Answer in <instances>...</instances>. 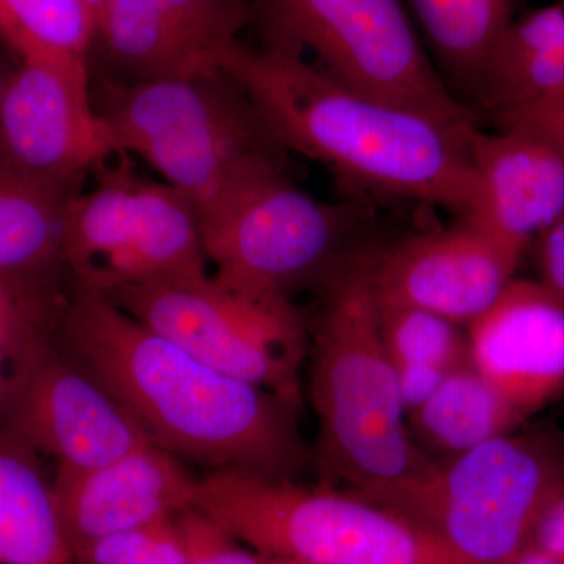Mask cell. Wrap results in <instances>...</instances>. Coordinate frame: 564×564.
I'll return each mask as SVG.
<instances>
[{
    "mask_svg": "<svg viewBox=\"0 0 564 564\" xmlns=\"http://www.w3.org/2000/svg\"><path fill=\"white\" fill-rule=\"evenodd\" d=\"M54 339L182 462L278 480L310 463L295 402L218 372L106 296L70 285Z\"/></svg>",
    "mask_w": 564,
    "mask_h": 564,
    "instance_id": "obj_1",
    "label": "cell"
},
{
    "mask_svg": "<svg viewBox=\"0 0 564 564\" xmlns=\"http://www.w3.org/2000/svg\"><path fill=\"white\" fill-rule=\"evenodd\" d=\"M221 70L281 150L322 163L350 191L484 217V193L464 132L340 84L303 55L237 43ZM475 124V122H474Z\"/></svg>",
    "mask_w": 564,
    "mask_h": 564,
    "instance_id": "obj_2",
    "label": "cell"
},
{
    "mask_svg": "<svg viewBox=\"0 0 564 564\" xmlns=\"http://www.w3.org/2000/svg\"><path fill=\"white\" fill-rule=\"evenodd\" d=\"M375 252L348 254L326 278L311 347L318 466L367 502L388 508L436 464L408 429L380 328Z\"/></svg>",
    "mask_w": 564,
    "mask_h": 564,
    "instance_id": "obj_3",
    "label": "cell"
},
{
    "mask_svg": "<svg viewBox=\"0 0 564 564\" xmlns=\"http://www.w3.org/2000/svg\"><path fill=\"white\" fill-rule=\"evenodd\" d=\"M91 93L117 151L147 162L198 212L251 163L280 154L250 99L223 70L133 84L101 77Z\"/></svg>",
    "mask_w": 564,
    "mask_h": 564,
    "instance_id": "obj_4",
    "label": "cell"
},
{
    "mask_svg": "<svg viewBox=\"0 0 564 564\" xmlns=\"http://www.w3.org/2000/svg\"><path fill=\"white\" fill-rule=\"evenodd\" d=\"M193 507L265 558L299 564H470L413 522L351 492L210 470Z\"/></svg>",
    "mask_w": 564,
    "mask_h": 564,
    "instance_id": "obj_5",
    "label": "cell"
},
{
    "mask_svg": "<svg viewBox=\"0 0 564 564\" xmlns=\"http://www.w3.org/2000/svg\"><path fill=\"white\" fill-rule=\"evenodd\" d=\"M562 488L563 441L549 433H508L434 464L386 510L470 564H511Z\"/></svg>",
    "mask_w": 564,
    "mask_h": 564,
    "instance_id": "obj_6",
    "label": "cell"
},
{
    "mask_svg": "<svg viewBox=\"0 0 564 564\" xmlns=\"http://www.w3.org/2000/svg\"><path fill=\"white\" fill-rule=\"evenodd\" d=\"M212 280L251 299H285L325 281L347 258L352 209L314 198L289 181L280 159L251 163L198 212Z\"/></svg>",
    "mask_w": 564,
    "mask_h": 564,
    "instance_id": "obj_7",
    "label": "cell"
},
{
    "mask_svg": "<svg viewBox=\"0 0 564 564\" xmlns=\"http://www.w3.org/2000/svg\"><path fill=\"white\" fill-rule=\"evenodd\" d=\"M265 44L315 58L352 90L466 128L477 115L452 93L403 0H258Z\"/></svg>",
    "mask_w": 564,
    "mask_h": 564,
    "instance_id": "obj_8",
    "label": "cell"
},
{
    "mask_svg": "<svg viewBox=\"0 0 564 564\" xmlns=\"http://www.w3.org/2000/svg\"><path fill=\"white\" fill-rule=\"evenodd\" d=\"M66 209L63 261L73 288L107 295L152 282L207 276L199 215L184 193L104 165Z\"/></svg>",
    "mask_w": 564,
    "mask_h": 564,
    "instance_id": "obj_9",
    "label": "cell"
},
{
    "mask_svg": "<svg viewBox=\"0 0 564 564\" xmlns=\"http://www.w3.org/2000/svg\"><path fill=\"white\" fill-rule=\"evenodd\" d=\"M102 296L218 372L299 403L300 369L310 350L289 300L226 291L210 274Z\"/></svg>",
    "mask_w": 564,
    "mask_h": 564,
    "instance_id": "obj_10",
    "label": "cell"
},
{
    "mask_svg": "<svg viewBox=\"0 0 564 564\" xmlns=\"http://www.w3.org/2000/svg\"><path fill=\"white\" fill-rule=\"evenodd\" d=\"M117 151L93 102L90 62L32 57L18 63L0 111V172L79 192Z\"/></svg>",
    "mask_w": 564,
    "mask_h": 564,
    "instance_id": "obj_11",
    "label": "cell"
},
{
    "mask_svg": "<svg viewBox=\"0 0 564 564\" xmlns=\"http://www.w3.org/2000/svg\"><path fill=\"white\" fill-rule=\"evenodd\" d=\"M0 425L69 470L96 469L152 444L135 419L55 339L22 366Z\"/></svg>",
    "mask_w": 564,
    "mask_h": 564,
    "instance_id": "obj_12",
    "label": "cell"
},
{
    "mask_svg": "<svg viewBox=\"0 0 564 564\" xmlns=\"http://www.w3.org/2000/svg\"><path fill=\"white\" fill-rule=\"evenodd\" d=\"M251 17L250 0H104L93 51L126 84L221 73Z\"/></svg>",
    "mask_w": 564,
    "mask_h": 564,
    "instance_id": "obj_13",
    "label": "cell"
},
{
    "mask_svg": "<svg viewBox=\"0 0 564 564\" xmlns=\"http://www.w3.org/2000/svg\"><path fill=\"white\" fill-rule=\"evenodd\" d=\"M522 258L475 218L415 234L375 252L377 300L410 306L467 326L497 302Z\"/></svg>",
    "mask_w": 564,
    "mask_h": 564,
    "instance_id": "obj_14",
    "label": "cell"
},
{
    "mask_svg": "<svg viewBox=\"0 0 564 564\" xmlns=\"http://www.w3.org/2000/svg\"><path fill=\"white\" fill-rule=\"evenodd\" d=\"M198 478L159 445L102 467H57L52 491L73 552L109 534L139 529L193 507Z\"/></svg>",
    "mask_w": 564,
    "mask_h": 564,
    "instance_id": "obj_15",
    "label": "cell"
},
{
    "mask_svg": "<svg viewBox=\"0 0 564 564\" xmlns=\"http://www.w3.org/2000/svg\"><path fill=\"white\" fill-rule=\"evenodd\" d=\"M470 361L525 417L564 389V306L536 280L514 278L466 326Z\"/></svg>",
    "mask_w": 564,
    "mask_h": 564,
    "instance_id": "obj_16",
    "label": "cell"
},
{
    "mask_svg": "<svg viewBox=\"0 0 564 564\" xmlns=\"http://www.w3.org/2000/svg\"><path fill=\"white\" fill-rule=\"evenodd\" d=\"M467 152L484 193L481 225L516 254L564 217V151L521 129L469 126Z\"/></svg>",
    "mask_w": 564,
    "mask_h": 564,
    "instance_id": "obj_17",
    "label": "cell"
},
{
    "mask_svg": "<svg viewBox=\"0 0 564 564\" xmlns=\"http://www.w3.org/2000/svg\"><path fill=\"white\" fill-rule=\"evenodd\" d=\"M76 193L0 172V280L36 299L63 303L66 209Z\"/></svg>",
    "mask_w": 564,
    "mask_h": 564,
    "instance_id": "obj_18",
    "label": "cell"
},
{
    "mask_svg": "<svg viewBox=\"0 0 564 564\" xmlns=\"http://www.w3.org/2000/svg\"><path fill=\"white\" fill-rule=\"evenodd\" d=\"M564 98V0L514 18L492 52L477 115L494 124Z\"/></svg>",
    "mask_w": 564,
    "mask_h": 564,
    "instance_id": "obj_19",
    "label": "cell"
},
{
    "mask_svg": "<svg viewBox=\"0 0 564 564\" xmlns=\"http://www.w3.org/2000/svg\"><path fill=\"white\" fill-rule=\"evenodd\" d=\"M0 564H79L39 452L0 425Z\"/></svg>",
    "mask_w": 564,
    "mask_h": 564,
    "instance_id": "obj_20",
    "label": "cell"
},
{
    "mask_svg": "<svg viewBox=\"0 0 564 564\" xmlns=\"http://www.w3.org/2000/svg\"><path fill=\"white\" fill-rule=\"evenodd\" d=\"M452 93L477 115L486 69L516 0H403Z\"/></svg>",
    "mask_w": 564,
    "mask_h": 564,
    "instance_id": "obj_21",
    "label": "cell"
},
{
    "mask_svg": "<svg viewBox=\"0 0 564 564\" xmlns=\"http://www.w3.org/2000/svg\"><path fill=\"white\" fill-rule=\"evenodd\" d=\"M524 419L469 359L408 413V429L422 454L448 462L513 432Z\"/></svg>",
    "mask_w": 564,
    "mask_h": 564,
    "instance_id": "obj_22",
    "label": "cell"
},
{
    "mask_svg": "<svg viewBox=\"0 0 564 564\" xmlns=\"http://www.w3.org/2000/svg\"><path fill=\"white\" fill-rule=\"evenodd\" d=\"M386 351L408 413L470 359L466 326L410 306L378 303Z\"/></svg>",
    "mask_w": 564,
    "mask_h": 564,
    "instance_id": "obj_23",
    "label": "cell"
},
{
    "mask_svg": "<svg viewBox=\"0 0 564 564\" xmlns=\"http://www.w3.org/2000/svg\"><path fill=\"white\" fill-rule=\"evenodd\" d=\"M95 14L85 0H0V41L20 61L66 57L90 62Z\"/></svg>",
    "mask_w": 564,
    "mask_h": 564,
    "instance_id": "obj_24",
    "label": "cell"
},
{
    "mask_svg": "<svg viewBox=\"0 0 564 564\" xmlns=\"http://www.w3.org/2000/svg\"><path fill=\"white\" fill-rule=\"evenodd\" d=\"M79 564H187L176 516L109 534L74 552Z\"/></svg>",
    "mask_w": 564,
    "mask_h": 564,
    "instance_id": "obj_25",
    "label": "cell"
},
{
    "mask_svg": "<svg viewBox=\"0 0 564 564\" xmlns=\"http://www.w3.org/2000/svg\"><path fill=\"white\" fill-rule=\"evenodd\" d=\"M176 522L187 564H267L265 556L240 543L195 507L177 513Z\"/></svg>",
    "mask_w": 564,
    "mask_h": 564,
    "instance_id": "obj_26",
    "label": "cell"
},
{
    "mask_svg": "<svg viewBox=\"0 0 564 564\" xmlns=\"http://www.w3.org/2000/svg\"><path fill=\"white\" fill-rule=\"evenodd\" d=\"M55 323L40 318H18L0 323V417L14 391L18 375L33 352L50 343Z\"/></svg>",
    "mask_w": 564,
    "mask_h": 564,
    "instance_id": "obj_27",
    "label": "cell"
},
{
    "mask_svg": "<svg viewBox=\"0 0 564 564\" xmlns=\"http://www.w3.org/2000/svg\"><path fill=\"white\" fill-rule=\"evenodd\" d=\"M538 282L564 306V217L538 237Z\"/></svg>",
    "mask_w": 564,
    "mask_h": 564,
    "instance_id": "obj_28",
    "label": "cell"
},
{
    "mask_svg": "<svg viewBox=\"0 0 564 564\" xmlns=\"http://www.w3.org/2000/svg\"><path fill=\"white\" fill-rule=\"evenodd\" d=\"M497 129H521L543 137L564 151V98L538 104L530 109L510 115L499 122Z\"/></svg>",
    "mask_w": 564,
    "mask_h": 564,
    "instance_id": "obj_29",
    "label": "cell"
},
{
    "mask_svg": "<svg viewBox=\"0 0 564 564\" xmlns=\"http://www.w3.org/2000/svg\"><path fill=\"white\" fill-rule=\"evenodd\" d=\"M63 303H51L18 291L13 285L0 280V323L18 318H40L57 323Z\"/></svg>",
    "mask_w": 564,
    "mask_h": 564,
    "instance_id": "obj_30",
    "label": "cell"
},
{
    "mask_svg": "<svg viewBox=\"0 0 564 564\" xmlns=\"http://www.w3.org/2000/svg\"><path fill=\"white\" fill-rule=\"evenodd\" d=\"M527 547L564 560V488L545 505Z\"/></svg>",
    "mask_w": 564,
    "mask_h": 564,
    "instance_id": "obj_31",
    "label": "cell"
},
{
    "mask_svg": "<svg viewBox=\"0 0 564 564\" xmlns=\"http://www.w3.org/2000/svg\"><path fill=\"white\" fill-rule=\"evenodd\" d=\"M511 564H564V560L543 554V552L533 547H527Z\"/></svg>",
    "mask_w": 564,
    "mask_h": 564,
    "instance_id": "obj_32",
    "label": "cell"
},
{
    "mask_svg": "<svg viewBox=\"0 0 564 564\" xmlns=\"http://www.w3.org/2000/svg\"><path fill=\"white\" fill-rule=\"evenodd\" d=\"M14 68L10 63L0 58V111H2L3 99H6L7 88H9L11 76H13Z\"/></svg>",
    "mask_w": 564,
    "mask_h": 564,
    "instance_id": "obj_33",
    "label": "cell"
},
{
    "mask_svg": "<svg viewBox=\"0 0 564 564\" xmlns=\"http://www.w3.org/2000/svg\"><path fill=\"white\" fill-rule=\"evenodd\" d=\"M87 6L90 7L93 14H95V20H98L99 10H101L104 0H85Z\"/></svg>",
    "mask_w": 564,
    "mask_h": 564,
    "instance_id": "obj_34",
    "label": "cell"
},
{
    "mask_svg": "<svg viewBox=\"0 0 564 564\" xmlns=\"http://www.w3.org/2000/svg\"><path fill=\"white\" fill-rule=\"evenodd\" d=\"M267 564H299V563L289 562V560L267 558Z\"/></svg>",
    "mask_w": 564,
    "mask_h": 564,
    "instance_id": "obj_35",
    "label": "cell"
}]
</instances>
